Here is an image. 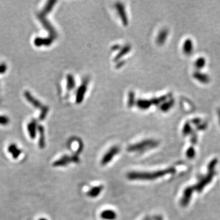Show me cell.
<instances>
[{"label":"cell","instance_id":"4fadbf2b","mask_svg":"<svg viewBox=\"0 0 220 220\" xmlns=\"http://www.w3.org/2000/svg\"><path fill=\"white\" fill-rule=\"evenodd\" d=\"M186 155L189 159H193L195 157L196 151L193 148H190L186 152Z\"/></svg>","mask_w":220,"mask_h":220},{"label":"cell","instance_id":"5bb4252c","mask_svg":"<svg viewBox=\"0 0 220 220\" xmlns=\"http://www.w3.org/2000/svg\"><path fill=\"white\" fill-rule=\"evenodd\" d=\"M218 163V160L216 158H215L212 160L208 165V171H215V169L216 168V166Z\"/></svg>","mask_w":220,"mask_h":220},{"label":"cell","instance_id":"9c48e42d","mask_svg":"<svg viewBox=\"0 0 220 220\" xmlns=\"http://www.w3.org/2000/svg\"><path fill=\"white\" fill-rule=\"evenodd\" d=\"M38 130L39 133V146L41 149H44L45 146V129L42 125L38 126Z\"/></svg>","mask_w":220,"mask_h":220},{"label":"cell","instance_id":"2e32d148","mask_svg":"<svg viewBox=\"0 0 220 220\" xmlns=\"http://www.w3.org/2000/svg\"><path fill=\"white\" fill-rule=\"evenodd\" d=\"M7 70V66L5 64L0 65V74H3Z\"/></svg>","mask_w":220,"mask_h":220},{"label":"cell","instance_id":"8fae6325","mask_svg":"<svg viewBox=\"0 0 220 220\" xmlns=\"http://www.w3.org/2000/svg\"><path fill=\"white\" fill-rule=\"evenodd\" d=\"M103 189V185L94 187L88 192L87 195L91 198H96L100 194Z\"/></svg>","mask_w":220,"mask_h":220},{"label":"cell","instance_id":"ac0fdd59","mask_svg":"<svg viewBox=\"0 0 220 220\" xmlns=\"http://www.w3.org/2000/svg\"><path fill=\"white\" fill-rule=\"evenodd\" d=\"M143 220H151V219L150 218V217H149V216H147V217H145Z\"/></svg>","mask_w":220,"mask_h":220},{"label":"cell","instance_id":"52a82bcc","mask_svg":"<svg viewBox=\"0 0 220 220\" xmlns=\"http://www.w3.org/2000/svg\"><path fill=\"white\" fill-rule=\"evenodd\" d=\"M194 191L193 187H188L184 190L180 199V205L182 207H187L189 204Z\"/></svg>","mask_w":220,"mask_h":220},{"label":"cell","instance_id":"277c9868","mask_svg":"<svg viewBox=\"0 0 220 220\" xmlns=\"http://www.w3.org/2000/svg\"><path fill=\"white\" fill-rule=\"evenodd\" d=\"M215 174V171H208L206 175L200 177L198 182L193 187L194 190H196L198 192H202L204 188L212 181Z\"/></svg>","mask_w":220,"mask_h":220},{"label":"cell","instance_id":"e0dca14e","mask_svg":"<svg viewBox=\"0 0 220 220\" xmlns=\"http://www.w3.org/2000/svg\"><path fill=\"white\" fill-rule=\"evenodd\" d=\"M155 220H163V218L160 216H158L155 217Z\"/></svg>","mask_w":220,"mask_h":220},{"label":"cell","instance_id":"ba28073f","mask_svg":"<svg viewBox=\"0 0 220 220\" xmlns=\"http://www.w3.org/2000/svg\"><path fill=\"white\" fill-rule=\"evenodd\" d=\"M37 130H38V125L37 121L33 119L28 125V131L31 139H35L37 135Z\"/></svg>","mask_w":220,"mask_h":220},{"label":"cell","instance_id":"9a60e30c","mask_svg":"<svg viewBox=\"0 0 220 220\" xmlns=\"http://www.w3.org/2000/svg\"><path fill=\"white\" fill-rule=\"evenodd\" d=\"M9 123V119L5 116H0V125H6Z\"/></svg>","mask_w":220,"mask_h":220},{"label":"cell","instance_id":"7c38bea8","mask_svg":"<svg viewBox=\"0 0 220 220\" xmlns=\"http://www.w3.org/2000/svg\"><path fill=\"white\" fill-rule=\"evenodd\" d=\"M8 152L12 154V157L14 159L18 158V157L22 154V151L18 149L17 146L15 144H12L8 147Z\"/></svg>","mask_w":220,"mask_h":220},{"label":"cell","instance_id":"3957f363","mask_svg":"<svg viewBox=\"0 0 220 220\" xmlns=\"http://www.w3.org/2000/svg\"><path fill=\"white\" fill-rule=\"evenodd\" d=\"M24 95L28 102H29L33 106L36 108L40 109L41 110V113L39 116V119L41 121H43L45 119V117L48 112V108L43 105L41 102H39L38 99L34 98L31 94L29 91H25L24 92Z\"/></svg>","mask_w":220,"mask_h":220},{"label":"cell","instance_id":"7a4b0ae2","mask_svg":"<svg viewBox=\"0 0 220 220\" xmlns=\"http://www.w3.org/2000/svg\"><path fill=\"white\" fill-rule=\"evenodd\" d=\"M158 145V142L155 140H145L129 146L128 148V151L130 152H138L142 154L146 151L156 148Z\"/></svg>","mask_w":220,"mask_h":220},{"label":"cell","instance_id":"6da1fadb","mask_svg":"<svg viewBox=\"0 0 220 220\" xmlns=\"http://www.w3.org/2000/svg\"><path fill=\"white\" fill-rule=\"evenodd\" d=\"M175 172L174 168H169L163 170H159L154 172H131L127 174V178L132 180H152L162 177L167 174Z\"/></svg>","mask_w":220,"mask_h":220},{"label":"cell","instance_id":"d6986e66","mask_svg":"<svg viewBox=\"0 0 220 220\" xmlns=\"http://www.w3.org/2000/svg\"><path fill=\"white\" fill-rule=\"evenodd\" d=\"M39 220H47V219H45V218H41V219H39Z\"/></svg>","mask_w":220,"mask_h":220},{"label":"cell","instance_id":"5b68a950","mask_svg":"<svg viewBox=\"0 0 220 220\" xmlns=\"http://www.w3.org/2000/svg\"><path fill=\"white\" fill-rule=\"evenodd\" d=\"M80 152L77 151L74 155L72 156L68 155H64L60 159L55 162L53 165L55 167H59V166H65L67 165L70 164V163H78L79 160V154Z\"/></svg>","mask_w":220,"mask_h":220},{"label":"cell","instance_id":"8992f818","mask_svg":"<svg viewBox=\"0 0 220 220\" xmlns=\"http://www.w3.org/2000/svg\"><path fill=\"white\" fill-rule=\"evenodd\" d=\"M120 149L118 146H114L110 149L103 157L101 160L102 165H106L111 162L115 156L119 153Z\"/></svg>","mask_w":220,"mask_h":220},{"label":"cell","instance_id":"30bf717a","mask_svg":"<svg viewBox=\"0 0 220 220\" xmlns=\"http://www.w3.org/2000/svg\"><path fill=\"white\" fill-rule=\"evenodd\" d=\"M100 217L105 220H114L116 218L117 215L115 212L112 210H105L101 213Z\"/></svg>","mask_w":220,"mask_h":220}]
</instances>
